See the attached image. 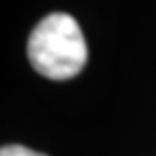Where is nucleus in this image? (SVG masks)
I'll use <instances>...</instances> for the list:
<instances>
[{"instance_id": "nucleus-1", "label": "nucleus", "mask_w": 156, "mask_h": 156, "mask_svg": "<svg viewBox=\"0 0 156 156\" xmlns=\"http://www.w3.org/2000/svg\"><path fill=\"white\" fill-rule=\"evenodd\" d=\"M33 69L50 80H69L87 63V44L69 13H50L39 22L26 44Z\"/></svg>"}, {"instance_id": "nucleus-2", "label": "nucleus", "mask_w": 156, "mask_h": 156, "mask_svg": "<svg viewBox=\"0 0 156 156\" xmlns=\"http://www.w3.org/2000/svg\"><path fill=\"white\" fill-rule=\"evenodd\" d=\"M0 156H46V154H39V152H33L24 145H5L0 150Z\"/></svg>"}]
</instances>
